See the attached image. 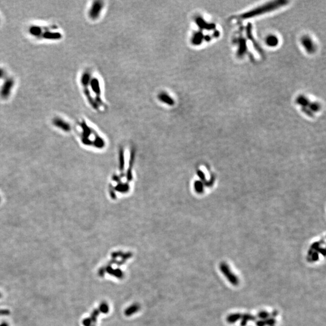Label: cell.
<instances>
[{
	"mask_svg": "<svg viewBox=\"0 0 326 326\" xmlns=\"http://www.w3.org/2000/svg\"><path fill=\"white\" fill-rule=\"evenodd\" d=\"M296 102L303 107H306L309 105V101L304 96H299L296 99Z\"/></svg>",
	"mask_w": 326,
	"mask_h": 326,
	"instance_id": "obj_15",
	"label": "cell"
},
{
	"mask_svg": "<svg viewBox=\"0 0 326 326\" xmlns=\"http://www.w3.org/2000/svg\"><path fill=\"white\" fill-rule=\"evenodd\" d=\"M1 296H2V295H1V293H0V298L1 297Z\"/></svg>",
	"mask_w": 326,
	"mask_h": 326,
	"instance_id": "obj_29",
	"label": "cell"
},
{
	"mask_svg": "<svg viewBox=\"0 0 326 326\" xmlns=\"http://www.w3.org/2000/svg\"><path fill=\"white\" fill-rule=\"evenodd\" d=\"M137 310V306H132L130 307V309H128L126 312V315H131V314L135 312V311H136Z\"/></svg>",
	"mask_w": 326,
	"mask_h": 326,
	"instance_id": "obj_20",
	"label": "cell"
},
{
	"mask_svg": "<svg viewBox=\"0 0 326 326\" xmlns=\"http://www.w3.org/2000/svg\"><path fill=\"white\" fill-rule=\"evenodd\" d=\"M242 318V315L239 313H236V314H232L231 315H229L227 317V321L228 323L232 324L237 322L238 320H239Z\"/></svg>",
	"mask_w": 326,
	"mask_h": 326,
	"instance_id": "obj_12",
	"label": "cell"
},
{
	"mask_svg": "<svg viewBox=\"0 0 326 326\" xmlns=\"http://www.w3.org/2000/svg\"><path fill=\"white\" fill-rule=\"evenodd\" d=\"M310 260L313 261H316L318 260V259H319V256H318V253L315 252V253H312V256H310Z\"/></svg>",
	"mask_w": 326,
	"mask_h": 326,
	"instance_id": "obj_21",
	"label": "cell"
},
{
	"mask_svg": "<svg viewBox=\"0 0 326 326\" xmlns=\"http://www.w3.org/2000/svg\"><path fill=\"white\" fill-rule=\"evenodd\" d=\"M0 200H1V197H0Z\"/></svg>",
	"mask_w": 326,
	"mask_h": 326,
	"instance_id": "obj_30",
	"label": "cell"
},
{
	"mask_svg": "<svg viewBox=\"0 0 326 326\" xmlns=\"http://www.w3.org/2000/svg\"><path fill=\"white\" fill-rule=\"evenodd\" d=\"M264 321H265V323H266V325L269 326H274V324H275V323H276V321L274 319V318H267Z\"/></svg>",
	"mask_w": 326,
	"mask_h": 326,
	"instance_id": "obj_19",
	"label": "cell"
},
{
	"mask_svg": "<svg viewBox=\"0 0 326 326\" xmlns=\"http://www.w3.org/2000/svg\"><path fill=\"white\" fill-rule=\"evenodd\" d=\"M278 312L277 310H274V311L272 313V316L273 317V318H274V317H275L278 315Z\"/></svg>",
	"mask_w": 326,
	"mask_h": 326,
	"instance_id": "obj_27",
	"label": "cell"
},
{
	"mask_svg": "<svg viewBox=\"0 0 326 326\" xmlns=\"http://www.w3.org/2000/svg\"><path fill=\"white\" fill-rule=\"evenodd\" d=\"M256 326H266V323H265V321L264 320H259L258 321H257L256 323Z\"/></svg>",
	"mask_w": 326,
	"mask_h": 326,
	"instance_id": "obj_25",
	"label": "cell"
},
{
	"mask_svg": "<svg viewBox=\"0 0 326 326\" xmlns=\"http://www.w3.org/2000/svg\"><path fill=\"white\" fill-rule=\"evenodd\" d=\"M202 39H203L202 33L200 32L196 33L193 37V42L196 45L200 44V43L202 42Z\"/></svg>",
	"mask_w": 326,
	"mask_h": 326,
	"instance_id": "obj_16",
	"label": "cell"
},
{
	"mask_svg": "<svg viewBox=\"0 0 326 326\" xmlns=\"http://www.w3.org/2000/svg\"><path fill=\"white\" fill-rule=\"evenodd\" d=\"M317 250L319 253H321L324 256H325V255H326V254H325V250H324V248H318Z\"/></svg>",
	"mask_w": 326,
	"mask_h": 326,
	"instance_id": "obj_26",
	"label": "cell"
},
{
	"mask_svg": "<svg viewBox=\"0 0 326 326\" xmlns=\"http://www.w3.org/2000/svg\"><path fill=\"white\" fill-rule=\"evenodd\" d=\"M302 43H303V46L305 47V48L308 52L311 53L314 51L315 50L314 45L313 44L312 40L309 37H304V38H303Z\"/></svg>",
	"mask_w": 326,
	"mask_h": 326,
	"instance_id": "obj_10",
	"label": "cell"
},
{
	"mask_svg": "<svg viewBox=\"0 0 326 326\" xmlns=\"http://www.w3.org/2000/svg\"><path fill=\"white\" fill-rule=\"evenodd\" d=\"M7 76H6V73H5V71L0 67V79H5Z\"/></svg>",
	"mask_w": 326,
	"mask_h": 326,
	"instance_id": "obj_22",
	"label": "cell"
},
{
	"mask_svg": "<svg viewBox=\"0 0 326 326\" xmlns=\"http://www.w3.org/2000/svg\"><path fill=\"white\" fill-rule=\"evenodd\" d=\"M288 2L287 1H273L269 3H268L264 5H262L258 8H256L253 10H251L250 12H248L245 13H243L241 15L239 16V18L240 19H246L248 18H251L253 17H256L257 16L260 15L263 13H265L267 12H270L272 10H274L275 9H277L278 8H280L284 5H285L286 4H288Z\"/></svg>",
	"mask_w": 326,
	"mask_h": 326,
	"instance_id": "obj_2",
	"label": "cell"
},
{
	"mask_svg": "<svg viewBox=\"0 0 326 326\" xmlns=\"http://www.w3.org/2000/svg\"><path fill=\"white\" fill-rule=\"evenodd\" d=\"M53 123L56 127L64 131H68L70 129L69 125L68 124V123L66 122L64 119L59 117L54 118L53 120Z\"/></svg>",
	"mask_w": 326,
	"mask_h": 326,
	"instance_id": "obj_6",
	"label": "cell"
},
{
	"mask_svg": "<svg viewBox=\"0 0 326 326\" xmlns=\"http://www.w3.org/2000/svg\"><path fill=\"white\" fill-rule=\"evenodd\" d=\"M15 82L12 77H7L0 88V98L6 100L10 97L15 87Z\"/></svg>",
	"mask_w": 326,
	"mask_h": 326,
	"instance_id": "obj_3",
	"label": "cell"
},
{
	"mask_svg": "<svg viewBox=\"0 0 326 326\" xmlns=\"http://www.w3.org/2000/svg\"><path fill=\"white\" fill-rule=\"evenodd\" d=\"M197 25L200 29H206L207 30H213L216 27V26L214 24H208L202 18H197L196 20Z\"/></svg>",
	"mask_w": 326,
	"mask_h": 326,
	"instance_id": "obj_9",
	"label": "cell"
},
{
	"mask_svg": "<svg viewBox=\"0 0 326 326\" xmlns=\"http://www.w3.org/2000/svg\"><path fill=\"white\" fill-rule=\"evenodd\" d=\"M158 98L160 101L163 102V103L169 105V106H173L175 105V100L173 98L171 97L170 95H168L167 93L162 92L160 94H158Z\"/></svg>",
	"mask_w": 326,
	"mask_h": 326,
	"instance_id": "obj_7",
	"label": "cell"
},
{
	"mask_svg": "<svg viewBox=\"0 0 326 326\" xmlns=\"http://www.w3.org/2000/svg\"><path fill=\"white\" fill-rule=\"evenodd\" d=\"M241 318H242V321L240 323L241 326H245L246 325L248 321H255L256 319V318L254 316L251 314H245L242 315Z\"/></svg>",
	"mask_w": 326,
	"mask_h": 326,
	"instance_id": "obj_11",
	"label": "cell"
},
{
	"mask_svg": "<svg viewBox=\"0 0 326 326\" xmlns=\"http://www.w3.org/2000/svg\"><path fill=\"white\" fill-rule=\"evenodd\" d=\"M251 29H252V27H251V24H248V26H247V28H246V34H247V36L248 37V39L251 41V42L253 43V45L255 47V48L260 53V54H263V51L261 49L260 46L257 44V43L256 42V41H255L254 38H253V34H252V30H251Z\"/></svg>",
	"mask_w": 326,
	"mask_h": 326,
	"instance_id": "obj_8",
	"label": "cell"
},
{
	"mask_svg": "<svg viewBox=\"0 0 326 326\" xmlns=\"http://www.w3.org/2000/svg\"><path fill=\"white\" fill-rule=\"evenodd\" d=\"M303 111L306 114H307L308 115H309L310 117H312V116H313V114H312V111H310V110L307 109L306 108V107H303Z\"/></svg>",
	"mask_w": 326,
	"mask_h": 326,
	"instance_id": "obj_24",
	"label": "cell"
},
{
	"mask_svg": "<svg viewBox=\"0 0 326 326\" xmlns=\"http://www.w3.org/2000/svg\"><path fill=\"white\" fill-rule=\"evenodd\" d=\"M309 108L312 110V111L316 112V111H318L320 110V106L317 103H312L309 104Z\"/></svg>",
	"mask_w": 326,
	"mask_h": 326,
	"instance_id": "obj_18",
	"label": "cell"
},
{
	"mask_svg": "<svg viewBox=\"0 0 326 326\" xmlns=\"http://www.w3.org/2000/svg\"><path fill=\"white\" fill-rule=\"evenodd\" d=\"M266 44L270 47H275L278 43V39L274 36H270L266 39Z\"/></svg>",
	"mask_w": 326,
	"mask_h": 326,
	"instance_id": "obj_14",
	"label": "cell"
},
{
	"mask_svg": "<svg viewBox=\"0 0 326 326\" xmlns=\"http://www.w3.org/2000/svg\"><path fill=\"white\" fill-rule=\"evenodd\" d=\"M220 269L224 276L228 279V281L234 286H237L239 283L238 278L234 275L229 268L228 265L225 263H222L220 264Z\"/></svg>",
	"mask_w": 326,
	"mask_h": 326,
	"instance_id": "obj_4",
	"label": "cell"
},
{
	"mask_svg": "<svg viewBox=\"0 0 326 326\" xmlns=\"http://www.w3.org/2000/svg\"><path fill=\"white\" fill-rule=\"evenodd\" d=\"M103 8L102 1H95L89 9L88 15L92 19H96L100 16Z\"/></svg>",
	"mask_w": 326,
	"mask_h": 326,
	"instance_id": "obj_5",
	"label": "cell"
},
{
	"mask_svg": "<svg viewBox=\"0 0 326 326\" xmlns=\"http://www.w3.org/2000/svg\"><path fill=\"white\" fill-rule=\"evenodd\" d=\"M28 29L29 34L37 39L57 41L61 39L63 36L60 29L55 26L33 24Z\"/></svg>",
	"mask_w": 326,
	"mask_h": 326,
	"instance_id": "obj_1",
	"label": "cell"
},
{
	"mask_svg": "<svg viewBox=\"0 0 326 326\" xmlns=\"http://www.w3.org/2000/svg\"><path fill=\"white\" fill-rule=\"evenodd\" d=\"M0 326H9V324H8L7 323H6L4 322V323H1V324H0Z\"/></svg>",
	"mask_w": 326,
	"mask_h": 326,
	"instance_id": "obj_28",
	"label": "cell"
},
{
	"mask_svg": "<svg viewBox=\"0 0 326 326\" xmlns=\"http://www.w3.org/2000/svg\"><path fill=\"white\" fill-rule=\"evenodd\" d=\"M269 315H270V314L266 311H261L257 314L258 317L259 318H260V319H262L263 320L268 318Z\"/></svg>",
	"mask_w": 326,
	"mask_h": 326,
	"instance_id": "obj_17",
	"label": "cell"
},
{
	"mask_svg": "<svg viewBox=\"0 0 326 326\" xmlns=\"http://www.w3.org/2000/svg\"><path fill=\"white\" fill-rule=\"evenodd\" d=\"M239 48L237 52V54L239 56H242L244 55V53L246 51V41L244 39H239Z\"/></svg>",
	"mask_w": 326,
	"mask_h": 326,
	"instance_id": "obj_13",
	"label": "cell"
},
{
	"mask_svg": "<svg viewBox=\"0 0 326 326\" xmlns=\"http://www.w3.org/2000/svg\"><path fill=\"white\" fill-rule=\"evenodd\" d=\"M10 311L7 309H0V315H9Z\"/></svg>",
	"mask_w": 326,
	"mask_h": 326,
	"instance_id": "obj_23",
	"label": "cell"
}]
</instances>
